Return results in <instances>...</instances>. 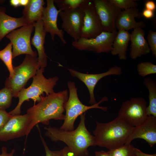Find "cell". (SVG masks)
Returning <instances> with one entry per match:
<instances>
[{
	"label": "cell",
	"mask_w": 156,
	"mask_h": 156,
	"mask_svg": "<svg viewBox=\"0 0 156 156\" xmlns=\"http://www.w3.org/2000/svg\"><path fill=\"white\" fill-rule=\"evenodd\" d=\"M68 98L67 89L43 96L41 101L27 111L31 121L26 135V141L31 131L38 124L48 125L50 120H64L65 106Z\"/></svg>",
	"instance_id": "6da1fadb"
},
{
	"label": "cell",
	"mask_w": 156,
	"mask_h": 156,
	"mask_svg": "<svg viewBox=\"0 0 156 156\" xmlns=\"http://www.w3.org/2000/svg\"><path fill=\"white\" fill-rule=\"evenodd\" d=\"M80 116V121L75 129L66 131L56 127H45V135L53 142H64L77 156H87L89 155L88 147L96 145L94 136L86 126V112Z\"/></svg>",
	"instance_id": "7a4b0ae2"
},
{
	"label": "cell",
	"mask_w": 156,
	"mask_h": 156,
	"mask_svg": "<svg viewBox=\"0 0 156 156\" xmlns=\"http://www.w3.org/2000/svg\"><path fill=\"white\" fill-rule=\"evenodd\" d=\"M96 123L93 133L96 146L109 150L125 144L134 127L118 116L108 122Z\"/></svg>",
	"instance_id": "3957f363"
},
{
	"label": "cell",
	"mask_w": 156,
	"mask_h": 156,
	"mask_svg": "<svg viewBox=\"0 0 156 156\" xmlns=\"http://www.w3.org/2000/svg\"><path fill=\"white\" fill-rule=\"evenodd\" d=\"M44 68H40L37 70L35 75L33 77V80L31 85L26 88H23L18 93L17 97L19 101L17 106L9 112L12 115H19L21 113V107L25 101L32 100L34 104L39 102L44 96V93L47 95L53 92V88L59 80L56 76L47 79L43 75Z\"/></svg>",
	"instance_id": "277c9868"
},
{
	"label": "cell",
	"mask_w": 156,
	"mask_h": 156,
	"mask_svg": "<svg viewBox=\"0 0 156 156\" xmlns=\"http://www.w3.org/2000/svg\"><path fill=\"white\" fill-rule=\"evenodd\" d=\"M69 90L68 98L65 106L66 111L64 122L60 128L66 131H72L74 129V123L77 117L86 112L88 110L96 108L106 112L107 107H101L99 105L101 103L107 101L108 98L104 96L99 101L90 106L83 104L79 99L77 93V88L75 83L69 81L67 83Z\"/></svg>",
	"instance_id": "5b68a950"
},
{
	"label": "cell",
	"mask_w": 156,
	"mask_h": 156,
	"mask_svg": "<svg viewBox=\"0 0 156 156\" xmlns=\"http://www.w3.org/2000/svg\"><path fill=\"white\" fill-rule=\"evenodd\" d=\"M38 57L26 54L21 64L13 66V76L7 78L5 83V87L11 91L13 97L17 98L18 93L24 87L28 81L35 75L38 69Z\"/></svg>",
	"instance_id": "8992f818"
},
{
	"label": "cell",
	"mask_w": 156,
	"mask_h": 156,
	"mask_svg": "<svg viewBox=\"0 0 156 156\" xmlns=\"http://www.w3.org/2000/svg\"><path fill=\"white\" fill-rule=\"evenodd\" d=\"M146 102L142 97L132 98L123 102L117 116L133 127L137 126L147 119Z\"/></svg>",
	"instance_id": "52a82bcc"
},
{
	"label": "cell",
	"mask_w": 156,
	"mask_h": 156,
	"mask_svg": "<svg viewBox=\"0 0 156 156\" xmlns=\"http://www.w3.org/2000/svg\"><path fill=\"white\" fill-rule=\"evenodd\" d=\"M117 33L116 30L111 32L103 31L94 38L80 37L77 40L73 41L71 45L80 51H91L96 53H108L112 49L113 42Z\"/></svg>",
	"instance_id": "ba28073f"
},
{
	"label": "cell",
	"mask_w": 156,
	"mask_h": 156,
	"mask_svg": "<svg viewBox=\"0 0 156 156\" xmlns=\"http://www.w3.org/2000/svg\"><path fill=\"white\" fill-rule=\"evenodd\" d=\"M33 24H27L10 32L6 37L12 44V58L23 54L37 57L36 52L32 49L30 42L31 34L34 30Z\"/></svg>",
	"instance_id": "9c48e42d"
},
{
	"label": "cell",
	"mask_w": 156,
	"mask_h": 156,
	"mask_svg": "<svg viewBox=\"0 0 156 156\" xmlns=\"http://www.w3.org/2000/svg\"><path fill=\"white\" fill-rule=\"evenodd\" d=\"M92 1L103 31L111 32L116 30V21L122 10L108 0H93Z\"/></svg>",
	"instance_id": "30bf717a"
},
{
	"label": "cell",
	"mask_w": 156,
	"mask_h": 156,
	"mask_svg": "<svg viewBox=\"0 0 156 156\" xmlns=\"http://www.w3.org/2000/svg\"><path fill=\"white\" fill-rule=\"evenodd\" d=\"M31 119L27 113L23 115H12L0 131V141L8 140L25 136Z\"/></svg>",
	"instance_id": "8fae6325"
},
{
	"label": "cell",
	"mask_w": 156,
	"mask_h": 156,
	"mask_svg": "<svg viewBox=\"0 0 156 156\" xmlns=\"http://www.w3.org/2000/svg\"><path fill=\"white\" fill-rule=\"evenodd\" d=\"M62 21L63 30L75 41L81 37L83 25L84 12L82 9L77 8L68 11H60L59 13Z\"/></svg>",
	"instance_id": "7c38bea8"
},
{
	"label": "cell",
	"mask_w": 156,
	"mask_h": 156,
	"mask_svg": "<svg viewBox=\"0 0 156 156\" xmlns=\"http://www.w3.org/2000/svg\"><path fill=\"white\" fill-rule=\"evenodd\" d=\"M71 76L76 78L86 85L89 91L90 99L89 103L94 105L96 102L94 97V90L98 81L103 77L110 75H120L122 74L121 67L115 66L110 68L107 71L99 74H87L78 72L74 69L67 68Z\"/></svg>",
	"instance_id": "4fadbf2b"
},
{
	"label": "cell",
	"mask_w": 156,
	"mask_h": 156,
	"mask_svg": "<svg viewBox=\"0 0 156 156\" xmlns=\"http://www.w3.org/2000/svg\"><path fill=\"white\" fill-rule=\"evenodd\" d=\"M46 1L47 6L43 8L41 19L44 31L47 33H50L53 41L56 35L63 43L66 44L64 31L62 29H60L57 25V17L60 11L55 6L54 0H47Z\"/></svg>",
	"instance_id": "5bb4252c"
},
{
	"label": "cell",
	"mask_w": 156,
	"mask_h": 156,
	"mask_svg": "<svg viewBox=\"0 0 156 156\" xmlns=\"http://www.w3.org/2000/svg\"><path fill=\"white\" fill-rule=\"evenodd\" d=\"M82 9L84 16L81 37L87 39L95 38L103 31L92 0Z\"/></svg>",
	"instance_id": "9a60e30c"
},
{
	"label": "cell",
	"mask_w": 156,
	"mask_h": 156,
	"mask_svg": "<svg viewBox=\"0 0 156 156\" xmlns=\"http://www.w3.org/2000/svg\"><path fill=\"white\" fill-rule=\"evenodd\" d=\"M136 139L144 140L150 147L156 144V117L148 116L143 123L134 127L125 144H131L133 140Z\"/></svg>",
	"instance_id": "2e32d148"
},
{
	"label": "cell",
	"mask_w": 156,
	"mask_h": 156,
	"mask_svg": "<svg viewBox=\"0 0 156 156\" xmlns=\"http://www.w3.org/2000/svg\"><path fill=\"white\" fill-rule=\"evenodd\" d=\"M142 17V13L137 8H131L122 11L117 19L116 29L128 31L138 28H143L146 27L143 22H137L135 18H140Z\"/></svg>",
	"instance_id": "e0dca14e"
},
{
	"label": "cell",
	"mask_w": 156,
	"mask_h": 156,
	"mask_svg": "<svg viewBox=\"0 0 156 156\" xmlns=\"http://www.w3.org/2000/svg\"><path fill=\"white\" fill-rule=\"evenodd\" d=\"M35 32L31 44L36 49L38 54V69L44 68L47 64V56L45 52L44 44L47 33L45 32L42 20L33 24Z\"/></svg>",
	"instance_id": "ac0fdd59"
},
{
	"label": "cell",
	"mask_w": 156,
	"mask_h": 156,
	"mask_svg": "<svg viewBox=\"0 0 156 156\" xmlns=\"http://www.w3.org/2000/svg\"><path fill=\"white\" fill-rule=\"evenodd\" d=\"M145 35V31L142 28H136L132 31L129 53L132 59L135 60L149 53L151 51Z\"/></svg>",
	"instance_id": "d6986e66"
},
{
	"label": "cell",
	"mask_w": 156,
	"mask_h": 156,
	"mask_svg": "<svg viewBox=\"0 0 156 156\" xmlns=\"http://www.w3.org/2000/svg\"><path fill=\"white\" fill-rule=\"evenodd\" d=\"M27 25L23 16L19 18L12 17L5 14L3 10L0 9V41L15 29Z\"/></svg>",
	"instance_id": "ffe728a7"
},
{
	"label": "cell",
	"mask_w": 156,
	"mask_h": 156,
	"mask_svg": "<svg viewBox=\"0 0 156 156\" xmlns=\"http://www.w3.org/2000/svg\"><path fill=\"white\" fill-rule=\"evenodd\" d=\"M131 34L128 31L119 29L113 41L112 49L111 51L112 55H118L120 60H126L127 59V51Z\"/></svg>",
	"instance_id": "44dd1931"
},
{
	"label": "cell",
	"mask_w": 156,
	"mask_h": 156,
	"mask_svg": "<svg viewBox=\"0 0 156 156\" xmlns=\"http://www.w3.org/2000/svg\"><path fill=\"white\" fill-rule=\"evenodd\" d=\"M44 4L43 0H29L23 11V16L27 24H33L41 20Z\"/></svg>",
	"instance_id": "7402d4cb"
},
{
	"label": "cell",
	"mask_w": 156,
	"mask_h": 156,
	"mask_svg": "<svg viewBox=\"0 0 156 156\" xmlns=\"http://www.w3.org/2000/svg\"><path fill=\"white\" fill-rule=\"evenodd\" d=\"M143 83L149 93V104L146 109L147 115L156 117V81L151 78L146 77L144 79Z\"/></svg>",
	"instance_id": "603a6c76"
},
{
	"label": "cell",
	"mask_w": 156,
	"mask_h": 156,
	"mask_svg": "<svg viewBox=\"0 0 156 156\" xmlns=\"http://www.w3.org/2000/svg\"><path fill=\"white\" fill-rule=\"evenodd\" d=\"M90 0H55L54 3L60 11H68L75 9H82Z\"/></svg>",
	"instance_id": "cb8c5ba5"
},
{
	"label": "cell",
	"mask_w": 156,
	"mask_h": 156,
	"mask_svg": "<svg viewBox=\"0 0 156 156\" xmlns=\"http://www.w3.org/2000/svg\"><path fill=\"white\" fill-rule=\"evenodd\" d=\"M12 48V44L10 42L3 49L0 51V59L3 62L9 72V77H12L14 72Z\"/></svg>",
	"instance_id": "d4e9b609"
},
{
	"label": "cell",
	"mask_w": 156,
	"mask_h": 156,
	"mask_svg": "<svg viewBox=\"0 0 156 156\" xmlns=\"http://www.w3.org/2000/svg\"><path fill=\"white\" fill-rule=\"evenodd\" d=\"M134 148L131 144H125L118 148L109 150L108 152L111 156H136Z\"/></svg>",
	"instance_id": "484cf974"
},
{
	"label": "cell",
	"mask_w": 156,
	"mask_h": 156,
	"mask_svg": "<svg viewBox=\"0 0 156 156\" xmlns=\"http://www.w3.org/2000/svg\"><path fill=\"white\" fill-rule=\"evenodd\" d=\"M13 97L12 92L6 87L0 90V109L5 110L12 104Z\"/></svg>",
	"instance_id": "4316f807"
},
{
	"label": "cell",
	"mask_w": 156,
	"mask_h": 156,
	"mask_svg": "<svg viewBox=\"0 0 156 156\" xmlns=\"http://www.w3.org/2000/svg\"><path fill=\"white\" fill-rule=\"evenodd\" d=\"M138 74L144 77L150 74L156 73V65L151 62H145L138 63L137 66Z\"/></svg>",
	"instance_id": "83f0119b"
},
{
	"label": "cell",
	"mask_w": 156,
	"mask_h": 156,
	"mask_svg": "<svg viewBox=\"0 0 156 156\" xmlns=\"http://www.w3.org/2000/svg\"><path fill=\"white\" fill-rule=\"evenodd\" d=\"M108 1L121 10H126L131 8H136L138 6L137 3L133 0H108Z\"/></svg>",
	"instance_id": "f1b7e54d"
},
{
	"label": "cell",
	"mask_w": 156,
	"mask_h": 156,
	"mask_svg": "<svg viewBox=\"0 0 156 156\" xmlns=\"http://www.w3.org/2000/svg\"><path fill=\"white\" fill-rule=\"evenodd\" d=\"M147 42L153 56L156 57V32L150 29L147 37Z\"/></svg>",
	"instance_id": "f546056e"
},
{
	"label": "cell",
	"mask_w": 156,
	"mask_h": 156,
	"mask_svg": "<svg viewBox=\"0 0 156 156\" xmlns=\"http://www.w3.org/2000/svg\"><path fill=\"white\" fill-rule=\"evenodd\" d=\"M38 130L40 136L44 147L45 152V156H63L62 149L60 150L53 151L51 150L47 146L46 142L42 137L38 125H36Z\"/></svg>",
	"instance_id": "4dcf8cb0"
},
{
	"label": "cell",
	"mask_w": 156,
	"mask_h": 156,
	"mask_svg": "<svg viewBox=\"0 0 156 156\" xmlns=\"http://www.w3.org/2000/svg\"><path fill=\"white\" fill-rule=\"evenodd\" d=\"M12 115L5 110L0 109V131H1L10 118Z\"/></svg>",
	"instance_id": "1f68e13d"
},
{
	"label": "cell",
	"mask_w": 156,
	"mask_h": 156,
	"mask_svg": "<svg viewBox=\"0 0 156 156\" xmlns=\"http://www.w3.org/2000/svg\"><path fill=\"white\" fill-rule=\"evenodd\" d=\"M145 9L154 11L156 8V5L155 2L151 0H148L145 3Z\"/></svg>",
	"instance_id": "d6a6232c"
},
{
	"label": "cell",
	"mask_w": 156,
	"mask_h": 156,
	"mask_svg": "<svg viewBox=\"0 0 156 156\" xmlns=\"http://www.w3.org/2000/svg\"><path fill=\"white\" fill-rule=\"evenodd\" d=\"M141 13L142 16L147 19L153 18L154 15V11L146 9H144Z\"/></svg>",
	"instance_id": "836d02e7"
},
{
	"label": "cell",
	"mask_w": 156,
	"mask_h": 156,
	"mask_svg": "<svg viewBox=\"0 0 156 156\" xmlns=\"http://www.w3.org/2000/svg\"><path fill=\"white\" fill-rule=\"evenodd\" d=\"M15 151V150L14 149H13L10 152L8 153L7 152V147L3 146L1 148V153L0 154V156H14Z\"/></svg>",
	"instance_id": "e575fe53"
},
{
	"label": "cell",
	"mask_w": 156,
	"mask_h": 156,
	"mask_svg": "<svg viewBox=\"0 0 156 156\" xmlns=\"http://www.w3.org/2000/svg\"><path fill=\"white\" fill-rule=\"evenodd\" d=\"M62 151L63 156H77L67 146L64 147Z\"/></svg>",
	"instance_id": "d590c367"
},
{
	"label": "cell",
	"mask_w": 156,
	"mask_h": 156,
	"mask_svg": "<svg viewBox=\"0 0 156 156\" xmlns=\"http://www.w3.org/2000/svg\"><path fill=\"white\" fill-rule=\"evenodd\" d=\"M134 152L136 156H156V154H149L144 153L139 149L134 147Z\"/></svg>",
	"instance_id": "8d00e7d4"
},
{
	"label": "cell",
	"mask_w": 156,
	"mask_h": 156,
	"mask_svg": "<svg viewBox=\"0 0 156 156\" xmlns=\"http://www.w3.org/2000/svg\"><path fill=\"white\" fill-rule=\"evenodd\" d=\"M95 156H111L108 151H96L95 152Z\"/></svg>",
	"instance_id": "74e56055"
},
{
	"label": "cell",
	"mask_w": 156,
	"mask_h": 156,
	"mask_svg": "<svg viewBox=\"0 0 156 156\" xmlns=\"http://www.w3.org/2000/svg\"><path fill=\"white\" fill-rule=\"evenodd\" d=\"M11 5L16 8L20 6L19 0H11L10 1Z\"/></svg>",
	"instance_id": "f35d334b"
},
{
	"label": "cell",
	"mask_w": 156,
	"mask_h": 156,
	"mask_svg": "<svg viewBox=\"0 0 156 156\" xmlns=\"http://www.w3.org/2000/svg\"><path fill=\"white\" fill-rule=\"evenodd\" d=\"M29 1V0H19L20 6H25L28 4Z\"/></svg>",
	"instance_id": "ab89813d"
},
{
	"label": "cell",
	"mask_w": 156,
	"mask_h": 156,
	"mask_svg": "<svg viewBox=\"0 0 156 156\" xmlns=\"http://www.w3.org/2000/svg\"><path fill=\"white\" fill-rule=\"evenodd\" d=\"M87 156H89V155H88Z\"/></svg>",
	"instance_id": "60d3db41"
}]
</instances>
